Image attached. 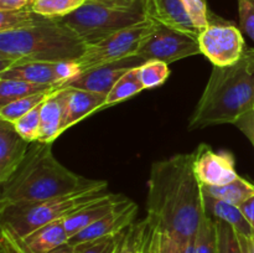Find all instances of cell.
Masks as SVG:
<instances>
[{"mask_svg":"<svg viewBox=\"0 0 254 253\" xmlns=\"http://www.w3.org/2000/svg\"><path fill=\"white\" fill-rule=\"evenodd\" d=\"M145 205L146 218L183 247L196 237L205 211L192 153L176 154L151 165Z\"/></svg>","mask_w":254,"mask_h":253,"instance_id":"6da1fadb","label":"cell"},{"mask_svg":"<svg viewBox=\"0 0 254 253\" xmlns=\"http://www.w3.org/2000/svg\"><path fill=\"white\" fill-rule=\"evenodd\" d=\"M0 186V207H4L40 202L92 189L106 191L108 183L73 173L55 158L52 143L34 141L14 175Z\"/></svg>","mask_w":254,"mask_h":253,"instance_id":"7a4b0ae2","label":"cell"},{"mask_svg":"<svg viewBox=\"0 0 254 253\" xmlns=\"http://www.w3.org/2000/svg\"><path fill=\"white\" fill-rule=\"evenodd\" d=\"M254 108V50L227 67L213 66L205 89L189 121V130L235 124Z\"/></svg>","mask_w":254,"mask_h":253,"instance_id":"3957f363","label":"cell"},{"mask_svg":"<svg viewBox=\"0 0 254 253\" xmlns=\"http://www.w3.org/2000/svg\"><path fill=\"white\" fill-rule=\"evenodd\" d=\"M87 45L60 19L0 32V69L25 62L77 61Z\"/></svg>","mask_w":254,"mask_h":253,"instance_id":"277c9868","label":"cell"},{"mask_svg":"<svg viewBox=\"0 0 254 253\" xmlns=\"http://www.w3.org/2000/svg\"><path fill=\"white\" fill-rule=\"evenodd\" d=\"M104 193H107L104 190L92 189L40 202L4 206L0 207V231L12 237L22 238L49 223L66 220L72 213L101 198Z\"/></svg>","mask_w":254,"mask_h":253,"instance_id":"5b68a950","label":"cell"},{"mask_svg":"<svg viewBox=\"0 0 254 253\" xmlns=\"http://www.w3.org/2000/svg\"><path fill=\"white\" fill-rule=\"evenodd\" d=\"M60 20L71 27L77 36L89 46L149 19L141 10L119 9L101 2L86 1L76 11Z\"/></svg>","mask_w":254,"mask_h":253,"instance_id":"8992f818","label":"cell"},{"mask_svg":"<svg viewBox=\"0 0 254 253\" xmlns=\"http://www.w3.org/2000/svg\"><path fill=\"white\" fill-rule=\"evenodd\" d=\"M156 25L158 22L146 20L141 24L121 30L97 44L87 46L83 56L76 61L81 73L89 68L135 57L139 47L154 31Z\"/></svg>","mask_w":254,"mask_h":253,"instance_id":"52a82bcc","label":"cell"},{"mask_svg":"<svg viewBox=\"0 0 254 253\" xmlns=\"http://www.w3.org/2000/svg\"><path fill=\"white\" fill-rule=\"evenodd\" d=\"M196 55H201L196 35L158 24L148 39L139 47L135 57H139L144 62L158 60L170 64Z\"/></svg>","mask_w":254,"mask_h":253,"instance_id":"ba28073f","label":"cell"},{"mask_svg":"<svg viewBox=\"0 0 254 253\" xmlns=\"http://www.w3.org/2000/svg\"><path fill=\"white\" fill-rule=\"evenodd\" d=\"M197 41L201 55L217 67L237 63L247 50L242 31L228 22L212 21L198 32Z\"/></svg>","mask_w":254,"mask_h":253,"instance_id":"9c48e42d","label":"cell"},{"mask_svg":"<svg viewBox=\"0 0 254 253\" xmlns=\"http://www.w3.org/2000/svg\"><path fill=\"white\" fill-rule=\"evenodd\" d=\"M193 155V171L202 186H222L237 179L235 156L231 151H213L207 144H200Z\"/></svg>","mask_w":254,"mask_h":253,"instance_id":"30bf717a","label":"cell"},{"mask_svg":"<svg viewBox=\"0 0 254 253\" xmlns=\"http://www.w3.org/2000/svg\"><path fill=\"white\" fill-rule=\"evenodd\" d=\"M67 242L64 220L49 223L22 238L0 231V253H49Z\"/></svg>","mask_w":254,"mask_h":253,"instance_id":"8fae6325","label":"cell"},{"mask_svg":"<svg viewBox=\"0 0 254 253\" xmlns=\"http://www.w3.org/2000/svg\"><path fill=\"white\" fill-rule=\"evenodd\" d=\"M138 215V206L135 202L126 197L113 211L102 217L97 222L92 223L87 228L82 230L73 237L68 240V243L72 246H77L79 243L89 242V241L99 240V238L108 237V236L119 235L128 230L135 221Z\"/></svg>","mask_w":254,"mask_h":253,"instance_id":"7c38bea8","label":"cell"},{"mask_svg":"<svg viewBox=\"0 0 254 253\" xmlns=\"http://www.w3.org/2000/svg\"><path fill=\"white\" fill-rule=\"evenodd\" d=\"M143 62L139 57H129L114 63L89 68L61 87H73L107 96L123 74L134 67H139Z\"/></svg>","mask_w":254,"mask_h":253,"instance_id":"4fadbf2b","label":"cell"},{"mask_svg":"<svg viewBox=\"0 0 254 253\" xmlns=\"http://www.w3.org/2000/svg\"><path fill=\"white\" fill-rule=\"evenodd\" d=\"M30 145L31 143L17 133L14 124L0 119V184L14 175Z\"/></svg>","mask_w":254,"mask_h":253,"instance_id":"5bb4252c","label":"cell"},{"mask_svg":"<svg viewBox=\"0 0 254 253\" xmlns=\"http://www.w3.org/2000/svg\"><path fill=\"white\" fill-rule=\"evenodd\" d=\"M145 14L149 20L164 26L198 35L181 0H145Z\"/></svg>","mask_w":254,"mask_h":253,"instance_id":"9a60e30c","label":"cell"},{"mask_svg":"<svg viewBox=\"0 0 254 253\" xmlns=\"http://www.w3.org/2000/svg\"><path fill=\"white\" fill-rule=\"evenodd\" d=\"M62 88H64V98H66V118H64L66 130L91 114L96 113L97 111L104 109V102L107 97L104 94L73 88V87H62Z\"/></svg>","mask_w":254,"mask_h":253,"instance_id":"2e32d148","label":"cell"},{"mask_svg":"<svg viewBox=\"0 0 254 253\" xmlns=\"http://www.w3.org/2000/svg\"><path fill=\"white\" fill-rule=\"evenodd\" d=\"M124 200H126V196L107 192L101 198L92 202L91 205L72 213L69 217L64 220V227H66V232L68 235V240L81 232L82 230L91 226L92 223L97 222L102 217L108 215Z\"/></svg>","mask_w":254,"mask_h":253,"instance_id":"e0dca14e","label":"cell"},{"mask_svg":"<svg viewBox=\"0 0 254 253\" xmlns=\"http://www.w3.org/2000/svg\"><path fill=\"white\" fill-rule=\"evenodd\" d=\"M66 98L64 88L60 87L54 92L41 107V134L39 141L54 143L66 129Z\"/></svg>","mask_w":254,"mask_h":253,"instance_id":"ac0fdd59","label":"cell"},{"mask_svg":"<svg viewBox=\"0 0 254 253\" xmlns=\"http://www.w3.org/2000/svg\"><path fill=\"white\" fill-rule=\"evenodd\" d=\"M0 78L22 79L46 86H61L56 72V62H25L0 69Z\"/></svg>","mask_w":254,"mask_h":253,"instance_id":"d6986e66","label":"cell"},{"mask_svg":"<svg viewBox=\"0 0 254 253\" xmlns=\"http://www.w3.org/2000/svg\"><path fill=\"white\" fill-rule=\"evenodd\" d=\"M203 211H205V215H207L212 220L223 221L232 226L238 235L247 236V237L254 236V230L243 216L240 206L212 197L203 192Z\"/></svg>","mask_w":254,"mask_h":253,"instance_id":"ffe728a7","label":"cell"},{"mask_svg":"<svg viewBox=\"0 0 254 253\" xmlns=\"http://www.w3.org/2000/svg\"><path fill=\"white\" fill-rule=\"evenodd\" d=\"M203 192L212 197L225 200L233 205H242L245 201L254 196V184L238 176L231 183L222 186H202Z\"/></svg>","mask_w":254,"mask_h":253,"instance_id":"44dd1931","label":"cell"},{"mask_svg":"<svg viewBox=\"0 0 254 253\" xmlns=\"http://www.w3.org/2000/svg\"><path fill=\"white\" fill-rule=\"evenodd\" d=\"M56 87L61 86H46V84L32 83V82L22 81V79L0 78V107L16 99L32 96V94L56 88Z\"/></svg>","mask_w":254,"mask_h":253,"instance_id":"7402d4cb","label":"cell"},{"mask_svg":"<svg viewBox=\"0 0 254 253\" xmlns=\"http://www.w3.org/2000/svg\"><path fill=\"white\" fill-rule=\"evenodd\" d=\"M60 87L47 89L45 92H40V93L32 94V96L24 97V98L16 99V101H12L10 103L5 104V106L0 107V119L5 122H9V123H14L17 119L21 118L22 116L29 113L30 111H32L36 107L41 106Z\"/></svg>","mask_w":254,"mask_h":253,"instance_id":"603a6c76","label":"cell"},{"mask_svg":"<svg viewBox=\"0 0 254 253\" xmlns=\"http://www.w3.org/2000/svg\"><path fill=\"white\" fill-rule=\"evenodd\" d=\"M143 89L144 86L138 76V67H134V68L129 69L126 74H123L114 84L112 91L107 94L104 108H108V107L121 103L126 99L131 98Z\"/></svg>","mask_w":254,"mask_h":253,"instance_id":"cb8c5ba5","label":"cell"},{"mask_svg":"<svg viewBox=\"0 0 254 253\" xmlns=\"http://www.w3.org/2000/svg\"><path fill=\"white\" fill-rule=\"evenodd\" d=\"M47 20L49 17L35 12L31 6L20 10H11V11L0 10V32L29 29Z\"/></svg>","mask_w":254,"mask_h":253,"instance_id":"d4e9b609","label":"cell"},{"mask_svg":"<svg viewBox=\"0 0 254 253\" xmlns=\"http://www.w3.org/2000/svg\"><path fill=\"white\" fill-rule=\"evenodd\" d=\"M86 0H35L32 10L49 19H62L76 11Z\"/></svg>","mask_w":254,"mask_h":253,"instance_id":"484cf974","label":"cell"},{"mask_svg":"<svg viewBox=\"0 0 254 253\" xmlns=\"http://www.w3.org/2000/svg\"><path fill=\"white\" fill-rule=\"evenodd\" d=\"M149 226L150 223L146 217L139 222H134L124 233L116 253H143Z\"/></svg>","mask_w":254,"mask_h":253,"instance_id":"4316f807","label":"cell"},{"mask_svg":"<svg viewBox=\"0 0 254 253\" xmlns=\"http://www.w3.org/2000/svg\"><path fill=\"white\" fill-rule=\"evenodd\" d=\"M138 76L143 83L144 89L155 88L165 83L170 76L169 64L158 60L145 61L138 67Z\"/></svg>","mask_w":254,"mask_h":253,"instance_id":"83f0119b","label":"cell"},{"mask_svg":"<svg viewBox=\"0 0 254 253\" xmlns=\"http://www.w3.org/2000/svg\"><path fill=\"white\" fill-rule=\"evenodd\" d=\"M195 253H218L216 221L205 215L196 235Z\"/></svg>","mask_w":254,"mask_h":253,"instance_id":"f1b7e54d","label":"cell"},{"mask_svg":"<svg viewBox=\"0 0 254 253\" xmlns=\"http://www.w3.org/2000/svg\"><path fill=\"white\" fill-rule=\"evenodd\" d=\"M44 104V103H42ZM41 106L36 107L21 118L14 122V126L17 133L30 143L39 141L41 134Z\"/></svg>","mask_w":254,"mask_h":253,"instance_id":"f546056e","label":"cell"},{"mask_svg":"<svg viewBox=\"0 0 254 253\" xmlns=\"http://www.w3.org/2000/svg\"><path fill=\"white\" fill-rule=\"evenodd\" d=\"M127 231V230H126ZM126 231L119 235L108 236L99 240L79 243L74 246V253H116L121 245Z\"/></svg>","mask_w":254,"mask_h":253,"instance_id":"4dcf8cb0","label":"cell"},{"mask_svg":"<svg viewBox=\"0 0 254 253\" xmlns=\"http://www.w3.org/2000/svg\"><path fill=\"white\" fill-rule=\"evenodd\" d=\"M218 253H243L235 228L223 221H216Z\"/></svg>","mask_w":254,"mask_h":253,"instance_id":"1f68e13d","label":"cell"},{"mask_svg":"<svg viewBox=\"0 0 254 253\" xmlns=\"http://www.w3.org/2000/svg\"><path fill=\"white\" fill-rule=\"evenodd\" d=\"M181 2L198 32L212 22L206 0H181Z\"/></svg>","mask_w":254,"mask_h":253,"instance_id":"d6a6232c","label":"cell"},{"mask_svg":"<svg viewBox=\"0 0 254 253\" xmlns=\"http://www.w3.org/2000/svg\"><path fill=\"white\" fill-rule=\"evenodd\" d=\"M241 30L254 41V0H237Z\"/></svg>","mask_w":254,"mask_h":253,"instance_id":"836d02e7","label":"cell"},{"mask_svg":"<svg viewBox=\"0 0 254 253\" xmlns=\"http://www.w3.org/2000/svg\"><path fill=\"white\" fill-rule=\"evenodd\" d=\"M233 126H237L243 134L248 138V140L252 143L254 148V108L252 111L247 112L246 114H243L237 122H236Z\"/></svg>","mask_w":254,"mask_h":253,"instance_id":"e575fe53","label":"cell"},{"mask_svg":"<svg viewBox=\"0 0 254 253\" xmlns=\"http://www.w3.org/2000/svg\"><path fill=\"white\" fill-rule=\"evenodd\" d=\"M158 253H183V246L169 233L160 232Z\"/></svg>","mask_w":254,"mask_h":253,"instance_id":"d590c367","label":"cell"},{"mask_svg":"<svg viewBox=\"0 0 254 253\" xmlns=\"http://www.w3.org/2000/svg\"><path fill=\"white\" fill-rule=\"evenodd\" d=\"M148 236H146L145 246H144L143 253H158L159 250V241H160V231L149 221Z\"/></svg>","mask_w":254,"mask_h":253,"instance_id":"8d00e7d4","label":"cell"},{"mask_svg":"<svg viewBox=\"0 0 254 253\" xmlns=\"http://www.w3.org/2000/svg\"><path fill=\"white\" fill-rule=\"evenodd\" d=\"M35 0H0V10L11 11L32 6Z\"/></svg>","mask_w":254,"mask_h":253,"instance_id":"74e56055","label":"cell"},{"mask_svg":"<svg viewBox=\"0 0 254 253\" xmlns=\"http://www.w3.org/2000/svg\"><path fill=\"white\" fill-rule=\"evenodd\" d=\"M240 208L242 211L243 216L246 217V220L250 222V225L252 226L254 230V196L248 198L247 201H245L242 205H240Z\"/></svg>","mask_w":254,"mask_h":253,"instance_id":"f35d334b","label":"cell"},{"mask_svg":"<svg viewBox=\"0 0 254 253\" xmlns=\"http://www.w3.org/2000/svg\"><path fill=\"white\" fill-rule=\"evenodd\" d=\"M238 241H240L241 248L243 253H254V236L253 237H247V236L238 235Z\"/></svg>","mask_w":254,"mask_h":253,"instance_id":"ab89813d","label":"cell"},{"mask_svg":"<svg viewBox=\"0 0 254 253\" xmlns=\"http://www.w3.org/2000/svg\"><path fill=\"white\" fill-rule=\"evenodd\" d=\"M49 253H74V246H72L71 243H64V245L60 246V247L55 248L51 252Z\"/></svg>","mask_w":254,"mask_h":253,"instance_id":"60d3db41","label":"cell"},{"mask_svg":"<svg viewBox=\"0 0 254 253\" xmlns=\"http://www.w3.org/2000/svg\"><path fill=\"white\" fill-rule=\"evenodd\" d=\"M195 242H196V237L190 238V240L184 245L183 253H195Z\"/></svg>","mask_w":254,"mask_h":253,"instance_id":"b9f144b4","label":"cell"},{"mask_svg":"<svg viewBox=\"0 0 254 253\" xmlns=\"http://www.w3.org/2000/svg\"><path fill=\"white\" fill-rule=\"evenodd\" d=\"M86 1H94V2H101V4H104V2H107L108 0H86Z\"/></svg>","mask_w":254,"mask_h":253,"instance_id":"7bdbcfd3","label":"cell"}]
</instances>
